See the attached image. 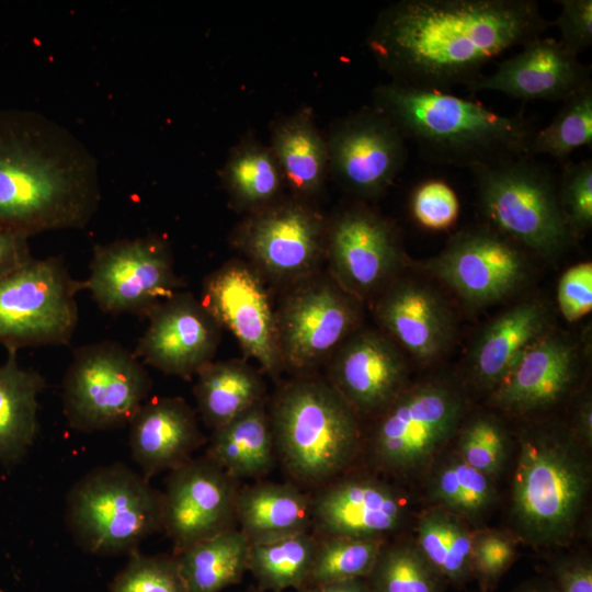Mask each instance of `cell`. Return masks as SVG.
I'll return each instance as SVG.
<instances>
[{
	"mask_svg": "<svg viewBox=\"0 0 592 592\" xmlns=\"http://www.w3.org/2000/svg\"><path fill=\"white\" fill-rule=\"evenodd\" d=\"M550 25L534 0H400L378 14L366 42L392 82L449 91Z\"/></svg>",
	"mask_w": 592,
	"mask_h": 592,
	"instance_id": "cell-1",
	"label": "cell"
},
{
	"mask_svg": "<svg viewBox=\"0 0 592 592\" xmlns=\"http://www.w3.org/2000/svg\"><path fill=\"white\" fill-rule=\"evenodd\" d=\"M100 197L96 161L72 133L41 113L0 111V230L83 228Z\"/></svg>",
	"mask_w": 592,
	"mask_h": 592,
	"instance_id": "cell-2",
	"label": "cell"
},
{
	"mask_svg": "<svg viewBox=\"0 0 592 592\" xmlns=\"http://www.w3.org/2000/svg\"><path fill=\"white\" fill-rule=\"evenodd\" d=\"M373 100L425 159L470 171L528 155L537 130L522 113L503 115L449 91L391 81L378 86Z\"/></svg>",
	"mask_w": 592,
	"mask_h": 592,
	"instance_id": "cell-3",
	"label": "cell"
},
{
	"mask_svg": "<svg viewBox=\"0 0 592 592\" xmlns=\"http://www.w3.org/2000/svg\"><path fill=\"white\" fill-rule=\"evenodd\" d=\"M517 443L510 508L515 532L533 546H562L590 490L588 451L558 422L523 425Z\"/></svg>",
	"mask_w": 592,
	"mask_h": 592,
	"instance_id": "cell-4",
	"label": "cell"
},
{
	"mask_svg": "<svg viewBox=\"0 0 592 592\" xmlns=\"http://www.w3.org/2000/svg\"><path fill=\"white\" fill-rule=\"evenodd\" d=\"M267 412L276 459L297 486L314 490L349 471L363 447L360 417L330 382H288Z\"/></svg>",
	"mask_w": 592,
	"mask_h": 592,
	"instance_id": "cell-5",
	"label": "cell"
},
{
	"mask_svg": "<svg viewBox=\"0 0 592 592\" xmlns=\"http://www.w3.org/2000/svg\"><path fill=\"white\" fill-rule=\"evenodd\" d=\"M470 172L485 225L547 261L572 248L577 240L560 208L557 178L535 157L523 155Z\"/></svg>",
	"mask_w": 592,
	"mask_h": 592,
	"instance_id": "cell-6",
	"label": "cell"
},
{
	"mask_svg": "<svg viewBox=\"0 0 592 592\" xmlns=\"http://www.w3.org/2000/svg\"><path fill=\"white\" fill-rule=\"evenodd\" d=\"M466 410L465 394L451 378L408 384L375 415L363 441L369 465L397 479L422 475L455 437Z\"/></svg>",
	"mask_w": 592,
	"mask_h": 592,
	"instance_id": "cell-7",
	"label": "cell"
},
{
	"mask_svg": "<svg viewBox=\"0 0 592 592\" xmlns=\"http://www.w3.org/2000/svg\"><path fill=\"white\" fill-rule=\"evenodd\" d=\"M66 520L82 549L129 555L161 530V492L124 464L99 467L69 491Z\"/></svg>",
	"mask_w": 592,
	"mask_h": 592,
	"instance_id": "cell-8",
	"label": "cell"
},
{
	"mask_svg": "<svg viewBox=\"0 0 592 592\" xmlns=\"http://www.w3.org/2000/svg\"><path fill=\"white\" fill-rule=\"evenodd\" d=\"M150 389V377L134 352L113 341L80 346L65 375L64 412L81 432L122 428Z\"/></svg>",
	"mask_w": 592,
	"mask_h": 592,
	"instance_id": "cell-9",
	"label": "cell"
},
{
	"mask_svg": "<svg viewBox=\"0 0 592 592\" xmlns=\"http://www.w3.org/2000/svg\"><path fill=\"white\" fill-rule=\"evenodd\" d=\"M75 280L57 257L33 258L0 280V344L7 350L68 344L78 323Z\"/></svg>",
	"mask_w": 592,
	"mask_h": 592,
	"instance_id": "cell-10",
	"label": "cell"
},
{
	"mask_svg": "<svg viewBox=\"0 0 592 592\" xmlns=\"http://www.w3.org/2000/svg\"><path fill=\"white\" fill-rule=\"evenodd\" d=\"M530 253L487 225L452 236L445 247L419 266L473 309L504 301L531 277Z\"/></svg>",
	"mask_w": 592,
	"mask_h": 592,
	"instance_id": "cell-11",
	"label": "cell"
},
{
	"mask_svg": "<svg viewBox=\"0 0 592 592\" xmlns=\"http://www.w3.org/2000/svg\"><path fill=\"white\" fill-rule=\"evenodd\" d=\"M106 314L147 317L180 286L167 243L155 236L96 244L84 281Z\"/></svg>",
	"mask_w": 592,
	"mask_h": 592,
	"instance_id": "cell-12",
	"label": "cell"
},
{
	"mask_svg": "<svg viewBox=\"0 0 592 592\" xmlns=\"http://www.w3.org/2000/svg\"><path fill=\"white\" fill-rule=\"evenodd\" d=\"M360 315L358 299L334 281L300 285L276 316L282 364L296 372L314 368L355 331Z\"/></svg>",
	"mask_w": 592,
	"mask_h": 592,
	"instance_id": "cell-13",
	"label": "cell"
},
{
	"mask_svg": "<svg viewBox=\"0 0 592 592\" xmlns=\"http://www.w3.org/2000/svg\"><path fill=\"white\" fill-rule=\"evenodd\" d=\"M326 251L333 281L358 300L382 293L407 261L396 226L363 205L334 218Z\"/></svg>",
	"mask_w": 592,
	"mask_h": 592,
	"instance_id": "cell-14",
	"label": "cell"
},
{
	"mask_svg": "<svg viewBox=\"0 0 592 592\" xmlns=\"http://www.w3.org/2000/svg\"><path fill=\"white\" fill-rule=\"evenodd\" d=\"M239 481L207 455L171 470L161 492V528L175 553L237 527Z\"/></svg>",
	"mask_w": 592,
	"mask_h": 592,
	"instance_id": "cell-15",
	"label": "cell"
},
{
	"mask_svg": "<svg viewBox=\"0 0 592 592\" xmlns=\"http://www.w3.org/2000/svg\"><path fill=\"white\" fill-rule=\"evenodd\" d=\"M327 225L301 200L275 202L253 212L236 230L235 243L269 275H307L326 251Z\"/></svg>",
	"mask_w": 592,
	"mask_h": 592,
	"instance_id": "cell-16",
	"label": "cell"
},
{
	"mask_svg": "<svg viewBox=\"0 0 592 592\" xmlns=\"http://www.w3.org/2000/svg\"><path fill=\"white\" fill-rule=\"evenodd\" d=\"M311 527L318 537L384 538L409 519L400 488L367 474L335 477L310 493Z\"/></svg>",
	"mask_w": 592,
	"mask_h": 592,
	"instance_id": "cell-17",
	"label": "cell"
},
{
	"mask_svg": "<svg viewBox=\"0 0 592 592\" xmlns=\"http://www.w3.org/2000/svg\"><path fill=\"white\" fill-rule=\"evenodd\" d=\"M327 143L329 170L363 198L385 193L407 162L406 139L374 107L343 121Z\"/></svg>",
	"mask_w": 592,
	"mask_h": 592,
	"instance_id": "cell-18",
	"label": "cell"
},
{
	"mask_svg": "<svg viewBox=\"0 0 592 592\" xmlns=\"http://www.w3.org/2000/svg\"><path fill=\"white\" fill-rule=\"evenodd\" d=\"M201 303L265 372L278 373L283 364L276 316L255 271L240 262L227 263L207 277Z\"/></svg>",
	"mask_w": 592,
	"mask_h": 592,
	"instance_id": "cell-19",
	"label": "cell"
},
{
	"mask_svg": "<svg viewBox=\"0 0 592 592\" xmlns=\"http://www.w3.org/2000/svg\"><path fill=\"white\" fill-rule=\"evenodd\" d=\"M375 315L385 334L415 362H439L456 334L454 311L443 294L420 278L396 277L380 294Z\"/></svg>",
	"mask_w": 592,
	"mask_h": 592,
	"instance_id": "cell-20",
	"label": "cell"
},
{
	"mask_svg": "<svg viewBox=\"0 0 592 592\" xmlns=\"http://www.w3.org/2000/svg\"><path fill=\"white\" fill-rule=\"evenodd\" d=\"M580 372V345L568 333L553 328L523 352L489 392L488 402L514 415L542 412L570 394Z\"/></svg>",
	"mask_w": 592,
	"mask_h": 592,
	"instance_id": "cell-21",
	"label": "cell"
},
{
	"mask_svg": "<svg viewBox=\"0 0 592 592\" xmlns=\"http://www.w3.org/2000/svg\"><path fill=\"white\" fill-rule=\"evenodd\" d=\"M149 323L134 354L163 372L190 378L212 362L219 325L192 294L175 293L147 315Z\"/></svg>",
	"mask_w": 592,
	"mask_h": 592,
	"instance_id": "cell-22",
	"label": "cell"
},
{
	"mask_svg": "<svg viewBox=\"0 0 592 592\" xmlns=\"http://www.w3.org/2000/svg\"><path fill=\"white\" fill-rule=\"evenodd\" d=\"M403 352L385 334L353 332L337 350L330 384L360 415H377L408 385Z\"/></svg>",
	"mask_w": 592,
	"mask_h": 592,
	"instance_id": "cell-23",
	"label": "cell"
},
{
	"mask_svg": "<svg viewBox=\"0 0 592 592\" xmlns=\"http://www.w3.org/2000/svg\"><path fill=\"white\" fill-rule=\"evenodd\" d=\"M521 47L491 75L481 76L467 89L496 91L524 101L563 102L592 83L591 67L567 52L557 39L540 36Z\"/></svg>",
	"mask_w": 592,
	"mask_h": 592,
	"instance_id": "cell-24",
	"label": "cell"
},
{
	"mask_svg": "<svg viewBox=\"0 0 592 592\" xmlns=\"http://www.w3.org/2000/svg\"><path fill=\"white\" fill-rule=\"evenodd\" d=\"M553 312L539 297L519 300L494 316L476 337L467 360L471 383L491 392L523 352L550 331Z\"/></svg>",
	"mask_w": 592,
	"mask_h": 592,
	"instance_id": "cell-25",
	"label": "cell"
},
{
	"mask_svg": "<svg viewBox=\"0 0 592 592\" xmlns=\"http://www.w3.org/2000/svg\"><path fill=\"white\" fill-rule=\"evenodd\" d=\"M204 442L197 417L182 398L147 399L129 422L132 457L148 480L190 460Z\"/></svg>",
	"mask_w": 592,
	"mask_h": 592,
	"instance_id": "cell-26",
	"label": "cell"
},
{
	"mask_svg": "<svg viewBox=\"0 0 592 592\" xmlns=\"http://www.w3.org/2000/svg\"><path fill=\"white\" fill-rule=\"evenodd\" d=\"M237 527L250 544L272 542L309 532L310 493L294 482H255L240 488Z\"/></svg>",
	"mask_w": 592,
	"mask_h": 592,
	"instance_id": "cell-27",
	"label": "cell"
},
{
	"mask_svg": "<svg viewBox=\"0 0 592 592\" xmlns=\"http://www.w3.org/2000/svg\"><path fill=\"white\" fill-rule=\"evenodd\" d=\"M206 455L238 481L267 475L277 459L264 401L213 430Z\"/></svg>",
	"mask_w": 592,
	"mask_h": 592,
	"instance_id": "cell-28",
	"label": "cell"
},
{
	"mask_svg": "<svg viewBox=\"0 0 592 592\" xmlns=\"http://www.w3.org/2000/svg\"><path fill=\"white\" fill-rule=\"evenodd\" d=\"M270 148L284 182L298 197L312 196L322 189L329 171L328 143L308 111L280 122Z\"/></svg>",
	"mask_w": 592,
	"mask_h": 592,
	"instance_id": "cell-29",
	"label": "cell"
},
{
	"mask_svg": "<svg viewBox=\"0 0 592 592\" xmlns=\"http://www.w3.org/2000/svg\"><path fill=\"white\" fill-rule=\"evenodd\" d=\"M422 476L431 506L449 511L469 524L486 516L498 500L494 479L469 466L455 451H442Z\"/></svg>",
	"mask_w": 592,
	"mask_h": 592,
	"instance_id": "cell-30",
	"label": "cell"
},
{
	"mask_svg": "<svg viewBox=\"0 0 592 592\" xmlns=\"http://www.w3.org/2000/svg\"><path fill=\"white\" fill-rule=\"evenodd\" d=\"M46 387L36 371L20 367L16 351L8 350L0 365V459L19 458L37 432V397Z\"/></svg>",
	"mask_w": 592,
	"mask_h": 592,
	"instance_id": "cell-31",
	"label": "cell"
},
{
	"mask_svg": "<svg viewBox=\"0 0 592 592\" xmlns=\"http://www.w3.org/2000/svg\"><path fill=\"white\" fill-rule=\"evenodd\" d=\"M197 411L204 424L218 429L263 400L260 375L240 361L209 362L196 373Z\"/></svg>",
	"mask_w": 592,
	"mask_h": 592,
	"instance_id": "cell-32",
	"label": "cell"
},
{
	"mask_svg": "<svg viewBox=\"0 0 592 592\" xmlns=\"http://www.w3.org/2000/svg\"><path fill=\"white\" fill-rule=\"evenodd\" d=\"M250 543L238 528L226 530L174 553L187 592H220L241 581Z\"/></svg>",
	"mask_w": 592,
	"mask_h": 592,
	"instance_id": "cell-33",
	"label": "cell"
},
{
	"mask_svg": "<svg viewBox=\"0 0 592 592\" xmlns=\"http://www.w3.org/2000/svg\"><path fill=\"white\" fill-rule=\"evenodd\" d=\"M474 532L463 517L439 506L425 509L412 539L420 554L447 584L463 587L471 578Z\"/></svg>",
	"mask_w": 592,
	"mask_h": 592,
	"instance_id": "cell-34",
	"label": "cell"
},
{
	"mask_svg": "<svg viewBox=\"0 0 592 592\" xmlns=\"http://www.w3.org/2000/svg\"><path fill=\"white\" fill-rule=\"evenodd\" d=\"M221 173L236 207L252 213L277 202L285 183L271 148L252 139L231 151Z\"/></svg>",
	"mask_w": 592,
	"mask_h": 592,
	"instance_id": "cell-35",
	"label": "cell"
},
{
	"mask_svg": "<svg viewBox=\"0 0 592 592\" xmlns=\"http://www.w3.org/2000/svg\"><path fill=\"white\" fill-rule=\"evenodd\" d=\"M318 537L309 532L250 544L248 570L261 589L280 592L306 585Z\"/></svg>",
	"mask_w": 592,
	"mask_h": 592,
	"instance_id": "cell-36",
	"label": "cell"
},
{
	"mask_svg": "<svg viewBox=\"0 0 592 592\" xmlns=\"http://www.w3.org/2000/svg\"><path fill=\"white\" fill-rule=\"evenodd\" d=\"M366 580L373 592H445L447 585L413 540L386 542Z\"/></svg>",
	"mask_w": 592,
	"mask_h": 592,
	"instance_id": "cell-37",
	"label": "cell"
},
{
	"mask_svg": "<svg viewBox=\"0 0 592 592\" xmlns=\"http://www.w3.org/2000/svg\"><path fill=\"white\" fill-rule=\"evenodd\" d=\"M385 543L384 538L318 537L306 585L366 579Z\"/></svg>",
	"mask_w": 592,
	"mask_h": 592,
	"instance_id": "cell-38",
	"label": "cell"
},
{
	"mask_svg": "<svg viewBox=\"0 0 592 592\" xmlns=\"http://www.w3.org/2000/svg\"><path fill=\"white\" fill-rule=\"evenodd\" d=\"M592 145V83L567 100L553 121L537 129L528 155H547L565 161L576 149Z\"/></svg>",
	"mask_w": 592,
	"mask_h": 592,
	"instance_id": "cell-39",
	"label": "cell"
},
{
	"mask_svg": "<svg viewBox=\"0 0 592 592\" xmlns=\"http://www.w3.org/2000/svg\"><path fill=\"white\" fill-rule=\"evenodd\" d=\"M455 437V452L475 469L496 479L506 464L510 437L500 419L488 412L470 415L462 422Z\"/></svg>",
	"mask_w": 592,
	"mask_h": 592,
	"instance_id": "cell-40",
	"label": "cell"
},
{
	"mask_svg": "<svg viewBox=\"0 0 592 592\" xmlns=\"http://www.w3.org/2000/svg\"><path fill=\"white\" fill-rule=\"evenodd\" d=\"M110 592H187L175 556L135 550L114 578Z\"/></svg>",
	"mask_w": 592,
	"mask_h": 592,
	"instance_id": "cell-41",
	"label": "cell"
},
{
	"mask_svg": "<svg viewBox=\"0 0 592 592\" xmlns=\"http://www.w3.org/2000/svg\"><path fill=\"white\" fill-rule=\"evenodd\" d=\"M558 200L566 224L578 241L592 227V161L566 162L557 179Z\"/></svg>",
	"mask_w": 592,
	"mask_h": 592,
	"instance_id": "cell-42",
	"label": "cell"
},
{
	"mask_svg": "<svg viewBox=\"0 0 592 592\" xmlns=\"http://www.w3.org/2000/svg\"><path fill=\"white\" fill-rule=\"evenodd\" d=\"M516 540L500 530L474 532L470 568L481 591L490 592L516 557Z\"/></svg>",
	"mask_w": 592,
	"mask_h": 592,
	"instance_id": "cell-43",
	"label": "cell"
},
{
	"mask_svg": "<svg viewBox=\"0 0 592 592\" xmlns=\"http://www.w3.org/2000/svg\"><path fill=\"white\" fill-rule=\"evenodd\" d=\"M412 218L432 231L449 229L459 216L460 204L455 190L442 179H428L412 191L409 201Z\"/></svg>",
	"mask_w": 592,
	"mask_h": 592,
	"instance_id": "cell-44",
	"label": "cell"
},
{
	"mask_svg": "<svg viewBox=\"0 0 592 592\" xmlns=\"http://www.w3.org/2000/svg\"><path fill=\"white\" fill-rule=\"evenodd\" d=\"M557 304L568 322H576L592 309V263L580 262L568 267L557 285Z\"/></svg>",
	"mask_w": 592,
	"mask_h": 592,
	"instance_id": "cell-45",
	"label": "cell"
},
{
	"mask_svg": "<svg viewBox=\"0 0 592 592\" xmlns=\"http://www.w3.org/2000/svg\"><path fill=\"white\" fill-rule=\"evenodd\" d=\"M561 11L551 25L558 27L561 46L574 56L592 43V0H559Z\"/></svg>",
	"mask_w": 592,
	"mask_h": 592,
	"instance_id": "cell-46",
	"label": "cell"
},
{
	"mask_svg": "<svg viewBox=\"0 0 592 592\" xmlns=\"http://www.w3.org/2000/svg\"><path fill=\"white\" fill-rule=\"evenodd\" d=\"M556 592H592V562L588 556L572 555L556 559L550 568Z\"/></svg>",
	"mask_w": 592,
	"mask_h": 592,
	"instance_id": "cell-47",
	"label": "cell"
},
{
	"mask_svg": "<svg viewBox=\"0 0 592 592\" xmlns=\"http://www.w3.org/2000/svg\"><path fill=\"white\" fill-rule=\"evenodd\" d=\"M29 238L20 232L0 230V280L33 259Z\"/></svg>",
	"mask_w": 592,
	"mask_h": 592,
	"instance_id": "cell-48",
	"label": "cell"
},
{
	"mask_svg": "<svg viewBox=\"0 0 592 592\" xmlns=\"http://www.w3.org/2000/svg\"><path fill=\"white\" fill-rule=\"evenodd\" d=\"M569 429L587 451L591 449L592 398L590 392H584L576 402Z\"/></svg>",
	"mask_w": 592,
	"mask_h": 592,
	"instance_id": "cell-49",
	"label": "cell"
},
{
	"mask_svg": "<svg viewBox=\"0 0 592 592\" xmlns=\"http://www.w3.org/2000/svg\"><path fill=\"white\" fill-rule=\"evenodd\" d=\"M298 592H373L366 579H353L319 585H306Z\"/></svg>",
	"mask_w": 592,
	"mask_h": 592,
	"instance_id": "cell-50",
	"label": "cell"
},
{
	"mask_svg": "<svg viewBox=\"0 0 592 592\" xmlns=\"http://www.w3.org/2000/svg\"><path fill=\"white\" fill-rule=\"evenodd\" d=\"M514 592H556L550 582L530 580L519 585Z\"/></svg>",
	"mask_w": 592,
	"mask_h": 592,
	"instance_id": "cell-51",
	"label": "cell"
},
{
	"mask_svg": "<svg viewBox=\"0 0 592 592\" xmlns=\"http://www.w3.org/2000/svg\"><path fill=\"white\" fill-rule=\"evenodd\" d=\"M248 592H261V591H259V590H253V591H248Z\"/></svg>",
	"mask_w": 592,
	"mask_h": 592,
	"instance_id": "cell-52",
	"label": "cell"
},
{
	"mask_svg": "<svg viewBox=\"0 0 592 592\" xmlns=\"http://www.w3.org/2000/svg\"><path fill=\"white\" fill-rule=\"evenodd\" d=\"M480 592H483V591H480Z\"/></svg>",
	"mask_w": 592,
	"mask_h": 592,
	"instance_id": "cell-53",
	"label": "cell"
}]
</instances>
